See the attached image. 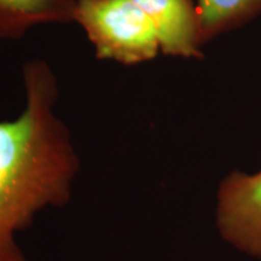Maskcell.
I'll use <instances>...</instances> for the list:
<instances>
[{
    "instance_id": "6da1fadb",
    "label": "cell",
    "mask_w": 261,
    "mask_h": 261,
    "mask_svg": "<svg viewBox=\"0 0 261 261\" xmlns=\"http://www.w3.org/2000/svg\"><path fill=\"white\" fill-rule=\"evenodd\" d=\"M25 106L0 121V261H23L14 234L39 211L69 198L79 160L69 129L55 112L60 89L44 60L23 65Z\"/></svg>"
},
{
    "instance_id": "7a4b0ae2",
    "label": "cell",
    "mask_w": 261,
    "mask_h": 261,
    "mask_svg": "<svg viewBox=\"0 0 261 261\" xmlns=\"http://www.w3.org/2000/svg\"><path fill=\"white\" fill-rule=\"evenodd\" d=\"M74 22L99 60L135 65L154 60L160 51L154 25L132 0H76Z\"/></svg>"
},
{
    "instance_id": "3957f363",
    "label": "cell",
    "mask_w": 261,
    "mask_h": 261,
    "mask_svg": "<svg viewBox=\"0 0 261 261\" xmlns=\"http://www.w3.org/2000/svg\"><path fill=\"white\" fill-rule=\"evenodd\" d=\"M218 225L237 248L261 256V171L250 175L233 172L221 182Z\"/></svg>"
},
{
    "instance_id": "277c9868",
    "label": "cell",
    "mask_w": 261,
    "mask_h": 261,
    "mask_svg": "<svg viewBox=\"0 0 261 261\" xmlns=\"http://www.w3.org/2000/svg\"><path fill=\"white\" fill-rule=\"evenodd\" d=\"M158 34L160 51L180 58L202 57L196 5L192 0H132Z\"/></svg>"
},
{
    "instance_id": "5b68a950",
    "label": "cell",
    "mask_w": 261,
    "mask_h": 261,
    "mask_svg": "<svg viewBox=\"0 0 261 261\" xmlns=\"http://www.w3.org/2000/svg\"><path fill=\"white\" fill-rule=\"evenodd\" d=\"M76 0H0V40L24 37L34 27L74 21Z\"/></svg>"
},
{
    "instance_id": "8992f818",
    "label": "cell",
    "mask_w": 261,
    "mask_h": 261,
    "mask_svg": "<svg viewBox=\"0 0 261 261\" xmlns=\"http://www.w3.org/2000/svg\"><path fill=\"white\" fill-rule=\"evenodd\" d=\"M260 12L261 0H197L196 14L202 44Z\"/></svg>"
}]
</instances>
